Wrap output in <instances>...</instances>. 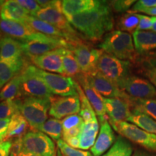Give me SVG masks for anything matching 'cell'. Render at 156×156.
I'll use <instances>...</instances> for the list:
<instances>
[{
  "mask_svg": "<svg viewBox=\"0 0 156 156\" xmlns=\"http://www.w3.org/2000/svg\"><path fill=\"white\" fill-rule=\"evenodd\" d=\"M132 63L103 52L97 64V70L116 85L131 75Z\"/></svg>",
  "mask_w": 156,
  "mask_h": 156,
  "instance_id": "52a82bcc",
  "label": "cell"
},
{
  "mask_svg": "<svg viewBox=\"0 0 156 156\" xmlns=\"http://www.w3.org/2000/svg\"><path fill=\"white\" fill-rule=\"evenodd\" d=\"M9 156H38V155H34V154H31L29 153H26V152L17 151V150L12 149V148L11 153Z\"/></svg>",
  "mask_w": 156,
  "mask_h": 156,
  "instance_id": "c3c4849f",
  "label": "cell"
},
{
  "mask_svg": "<svg viewBox=\"0 0 156 156\" xmlns=\"http://www.w3.org/2000/svg\"><path fill=\"white\" fill-rule=\"evenodd\" d=\"M27 23L37 32L46 35V36L54 37V38L65 39L68 42L67 36L59 29L56 28V27L53 26L49 23L44 22V21L32 16L29 17L28 20H27Z\"/></svg>",
  "mask_w": 156,
  "mask_h": 156,
  "instance_id": "4316f807",
  "label": "cell"
},
{
  "mask_svg": "<svg viewBox=\"0 0 156 156\" xmlns=\"http://www.w3.org/2000/svg\"><path fill=\"white\" fill-rule=\"evenodd\" d=\"M146 75L149 79V81L153 84L156 89V68L151 67L146 71Z\"/></svg>",
  "mask_w": 156,
  "mask_h": 156,
  "instance_id": "f6af8a7d",
  "label": "cell"
},
{
  "mask_svg": "<svg viewBox=\"0 0 156 156\" xmlns=\"http://www.w3.org/2000/svg\"><path fill=\"white\" fill-rule=\"evenodd\" d=\"M30 15L17 0H7L2 6L0 18L2 20L17 23H27Z\"/></svg>",
  "mask_w": 156,
  "mask_h": 156,
  "instance_id": "ffe728a7",
  "label": "cell"
},
{
  "mask_svg": "<svg viewBox=\"0 0 156 156\" xmlns=\"http://www.w3.org/2000/svg\"><path fill=\"white\" fill-rule=\"evenodd\" d=\"M117 86L135 98H153L156 96V89L148 80L130 75L121 80Z\"/></svg>",
  "mask_w": 156,
  "mask_h": 156,
  "instance_id": "8fae6325",
  "label": "cell"
},
{
  "mask_svg": "<svg viewBox=\"0 0 156 156\" xmlns=\"http://www.w3.org/2000/svg\"><path fill=\"white\" fill-rule=\"evenodd\" d=\"M99 131V123L98 119L90 122H84L80 134L78 136L80 141L79 148L86 151L94 145Z\"/></svg>",
  "mask_w": 156,
  "mask_h": 156,
  "instance_id": "d4e9b609",
  "label": "cell"
},
{
  "mask_svg": "<svg viewBox=\"0 0 156 156\" xmlns=\"http://www.w3.org/2000/svg\"><path fill=\"white\" fill-rule=\"evenodd\" d=\"M64 48H59L51 51L43 55L30 58L31 62L38 69L48 72L64 75L62 61V54Z\"/></svg>",
  "mask_w": 156,
  "mask_h": 156,
  "instance_id": "e0dca14e",
  "label": "cell"
},
{
  "mask_svg": "<svg viewBox=\"0 0 156 156\" xmlns=\"http://www.w3.org/2000/svg\"><path fill=\"white\" fill-rule=\"evenodd\" d=\"M38 5L40 6L41 8H46L48 7H52V6L56 5L58 2L57 0H38L36 1Z\"/></svg>",
  "mask_w": 156,
  "mask_h": 156,
  "instance_id": "bcb514c9",
  "label": "cell"
},
{
  "mask_svg": "<svg viewBox=\"0 0 156 156\" xmlns=\"http://www.w3.org/2000/svg\"><path fill=\"white\" fill-rule=\"evenodd\" d=\"M135 2L134 0H114L109 2V4L112 10L117 13H122L127 12Z\"/></svg>",
  "mask_w": 156,
  "mask_h": 156,
  "instance_id": "f35d334b",
  "label": "cell"
},
{
  "mask_svg": "<svg viewBox=\"0 0 156 156\" xmlns=\"http://www.w3.org/2000/svg\"><path fill=\"white\" fill-rule=\"evenodd\" d=\"M149 63L151 64V66L152 67H155L156 68V57L151 58L149 60Z\"/></svg>",
  "mask_w": 156,
  "mask_h": 156,
  "instance_id": "f5cc1de1",
  "label": "cell"
},
{
  "mask_svg": "<svg viewBox=\"0 0 156 156\" xmlns=\"http://www.w3.org/2000/svg\"><path fill=\"white\" fill-rule=\"evenodd\" d=\"M132 152L133 147L129 140L119 136L112 147L102 156H132Z\"/></svg>",
  "mask_w": 156,
  "mask_h": 156,
  "instance_id": "d6a6232c",
  "label": "cell"
},
{
  "mask_svg": "<svg viewBox=\"0 0 156 156\" xmlns=\"http://www.w3.org/2000/svg\"><path fill=\"white\" fill-rule=\"evenodd\" d=\"M9 122H10V119H0V141L5 140Z\"/></svg>",
  "mask_w": 156,
  "mask_h": 156,
  "instance_id": "ee69618b",
  "label": "cell"
},
{
  "mask_svg": "<svg viewBox=\"0 0 156 156\" xmlns=\"http://www.w3.org/2000/svg\"><path fill=\"white\" fill-rule=\"evenodd\" d=\"M19 109L16 101L7 100L0 102V119H11L14 115L18 114Z\"/></svg>",
  "mask_w": 156,
  "mask_h": 156,
  "instance_id": "d590c367",
  "label": "cell"
},
{
  "mask_svg": "<svg viewBox=\"0 0 156 156\" xmlns=\"http://www.w3.org/2000/svg\"><path fill=\"white\" fill-rule=\"evenodd\" d=\"M153 17V26H152L151 30L156 33V17Z\"/></svg>",
  "mask_w": 156,
  "mask_h": 156,
  "instance_id": "816d5d0a",
  "label": "cell"
},
{
  "mask_svg": "<svg viewBox=\"0 0 156 156\" xmlns=\"http://www.w3.org/2000/svg\"><path fill=\"white\" fill-rule=\"evenodd\" d=\"M127 122L135 124L145 131L156 134V121L142 113L132 112V115Z\"/></svg>",
  "mask_w": 156,
  "mask_h": 156,
  "instance_id": "4dcf8cb0",
  "label": "cell"
},
{
  "mask_svg": "<svg viewBox=\"0 0 156 156\" xmlns=\"http://www.w3.org/2000/svg\"><path fill=\"white\" fill-rule=\"evenodd\" d=\"M132 112H138L156 121V100L153 98H135L130 97Z\"/></svg>",
  "mask_w": 156,
  "mask_h": 156,
  "instance_id": "83f0119b",
  "label": "cell"
},
{
  "mask_svg": "<svg viewBox=\"0 0 156 156\" xmlns=\"http://www.w3.org/2000/svg\"><path fill=\"white\" fill-rule=\"evenodd\" d=\"M56 145L62 155L64 156H93V154L89 151L83 150L76 149L70 147L63 140L60 139L56 141Z\"/></svg>",
  "mask_w": 156,
  "mask_h": 156,
  "instance_id": "8d00e7d4",
  "label": "cell"
},
{
  "mask_svg": "<svg viewBox=\"0 0 156 156\" xmlns=\"http://www.w3.org/2000/svg\"><path fill=\"white\" fill-rule=\"evenodd\" d=\"M0 30L2 34L20 41L44 38L46 35L37 32L27 23H17L0 20Z\"/></svg>",
  "mask_w": 156,
  "mask_h": 156,
  "instance_id": "9a60e30c",
  "label": "cell"
},
{
  "mask_svg": "<svg viewBox=\"0 0 156 156\" xmlns=\"http://www.w3.org/2000/svg\"><path fill=\"white\" fill-rule=\"evenodd\" d=\"M63 132L68 131L72 129L83 125L84 121L79 114H73L68 116L62 120Z\"/></svg>",
  "mask_w": 156,
  "mask_h": 156,
  "instance_id": "74e56055",
  "label": "cell"
},
{
  "mask_svg": "<svg viewBox=\"0 0 156 156\" xmlns=\"http://www.w3.org/2000/svg\"><path fill=\"white\" fill-rule=\"evenodd\" d=\"M23 55L24 53L20 41L7 36L1 38L0 60L16 62L24 58Z\"/></svg>",
  "mask_w": 156,
  "mask_h": 156,
  "instance_id": "44dd1931",
  "label": "cell"
},
{
  "mask_svg": "<svg viewBox=\"0 0 156 156\" xmlns=\"http://www.w3.org/2000/svg\"><path fill=\"white\" fill-rule=\"evenodd\" d=\"M140 22L136 30H151L153 26V17L145 15L139 14Z\"/></svg>",
  "mask_w": 156,
  "mask_h": 156,
  "instance_id": "b9f144b4",
  "label": "cell"
},
{
  "mask_svg": "<svg viewBox=\"0 0 156 156\" xmlns=\"http://www.w3.org/2000/svg\"><path fill=\"white\" fill-rule=\"evenodd\" d=\"M39 131L46 134L52 140L58 141L61 139L63 132L62 121L54 118L48 119Z\"/></svg>",
  "mask_w": 156,
  "mask_h": 156,
  "instance_id": "e575fe53",
  "label": "cell"
},
{
  "mask_svg": "<svg viewBox=\"0 0 156 156\" xmlns=\"http://www.w3.org/2000/svg\"><path fill=\"white\" fill-rule=\"evenodd\" d=\"M28 127L30 128L28 122L20 114V113L16 114L10 119L5 140H12L13 138L15 140L20 139L28 132Z\"/></svg>",
  "mask_w": 156,
  "mask_h": 156,
  "instance_id": "484cf974",
  "label": "cell"
},
{
  "mask_svg": "<svg viewBox=\"0 0 156 156\" xmlns=\"http://www.w3.org/2000/svg\"><path fill=\"white\" fill-rule=\"evenodd\" d=\"M21 88L20 74L8 82L0 90V101L15 100L19 98Z\"/></svg>",
  "mask_w": 156,
  "mask_h": 156,
  "instance_id": "f546056e",
  "label": "cell"
},
{
  "mask_svg": "<svg viewBox=\"0 0 156 156\" xmlns=\"http://www.w3.org/2000/svg\"><path fill=\"white\" fill-rule=\"evenodd\" d=\"M76 79L78 81L77 83L83 88L87 100L89 101L93 108L94 109L96 116L98 117L100 123H102L105 121H108V118L106 112V108H105L104 98L90 85L85 76L83 73L76 77Z\"/></svg>",
  "mask_w": 156,
  "mask_h": 156,
  "instance_id": "ac0fdd59",
  "label": "cell"
},
{
  "mask_svg": "<svg viewBox=\"0 0 156 156\" xmlns=\"http://www.w3.org/2000/svg\"><path fill=\"white\" fill-rule=\"evenodd\" d=\"M121 136L147 151L156 153V134L148 132L128 122H122L113 126Z\"/></svg>",
  "mask_w": 156,
  "mask_h": 156,
  "instance_id": "ba28073f",
  "label": "cell"
},
{
  "mask_svg": "<svg viewBox=\"0 0 156 156\" xmlns=\"http://www.w3.org/2000/svg\"><path fill=\"white\" fill-rule=\"evenodd\" d=\"M27 65L24 58L16 62L0 60V90L12 79L21 74Z\"/></svg>",
  "mask_w": 156,
  "mask_h": 156,
  "instance_id": "603a6c76",
  "label": "cell"
},
{
  "mask_svg": "<svg viewBox=\"0 0 156 156\" xmlns=\"http://www.w3.org/2000/svg\"><path fill=\"white\" fill-rule=\"evenodd\" d=\"M68 145H69L70 147L76 148V149H79V145H80V141L78 136H75V137H71L69 139H67L66 140H64Z\"/></svg>",
  "mask_w": 156,
  "mask_h": 156,
  "instance_id": "7dc6e473",
  "label": "cell"
},
{
  "mask_svg": "<svg viewBox=\"0 0 156 156\" xmlns=\"http://www.w3.org/2000/svg\"><path fill=\"white\" fill-rule=\"evenodd\" d=\"M70 24L90 41H98L114 26L109 2L98 1L94 8L67 18Z\"/></svg>",
  "mask_w": 156,
  "mask_h": 156,
  "instance_id": "6da1fadb",
  "label": "cell"
},
{
  "mask_svg": "<svg viewBox=\"0 0 156 156\" xmlns=\"http://www.w3.org/2000/svg\"><path fill=\"white\" fill-rule=\"evenodd\" d=\"M144 13L146 15H152V16L153 17H156V7H151V8L148 9L147 10H146Z\"/></svg>",
  "mask_w": 156,
  "mask_h": 156,
  "instance_id": "681fc988",
  "label": "cell"
},
{
  "mask_svg": "<svg viewBox=\"0 0 156 156\" xmlns=\"http://www.w3.org/2000/svg\"><path fill=\"white\" fill-rule=\"evenodd\" d=\"M77 93L79 96L80 101V116L83 119L84 122H90L94 119H96V114H95L94 109L93 108L92 106L90 103L89 101L87 100L86 95L84 93L83 88L80 85L77 83Z\"/></svg>",
  "mask_w": 156,
  "mask_h": 156,
  "instance_id": "836d02e7",
  "label": "cell"
},
{
  "mask_svg": "<svg viewBox=\"0 0 156 156\" xmlns=\"http://www.w3.org/2000/svg\"><path fill=\"white\" fill-rule=\"evenodd\" d=\"M115 134L112 126L108 121L101 123L99 134L95 140L94 145L90 148L93 156H102L112 147L115 142Z\"/></svg>",
  "mask_w": 156,
  "mask_h": 156,
  "instance_id": "d6986e66",
  "label": "cell"
},
{
  "mask_svg": "<svg viewBox=\"0 0 156 156\" xmlns=\"http://www.w3.org/2000/svg\"><path fill=\"white\" fill-rule=\"evenodd\" d=\"M69 49L73 51L83 75H90L98 71V62L103 51L92 48L83 41L70 45Z\"/></svg>",
  "mask_w": 156,
  "mask_h": 156,
  "instance_id": "30bf717a",
  "label": "cell"
},
{
  "mask_svg": "<svg viewBox=\"0 0 156 156\" xmlns=\"http://www.w3.org/2000/svg\"><path fill=\"white\" fill-rule=\"evenodd\" d=\"M156 7V0H139L136 1L134 5L127 12L137 14V12H145L148 9Z\"/></svg>",
  "mask_w": 156,
  "mask_h": 156,
  "instance_id": "ab89813d",
  "label": "cell"
},
{
  "mask_svg": "<svg viewBox=\"0 0 156 156\" xmlns=\"http://www.w3.org/2000/svg\"><path fill=\"white\" fill-rule=\"evenodd\" d=\"M37 73L53 95L62 97L78 95L77 83L72 77L48 73L38 68H37Z\"/></svg>",
  "mask_w": 156,
  "mask_h": 156,
  "instance_id": "9c48e42d",
  "label": "cell"
},
{
  "mask_svg": "<svg viewBox=\"0 0 156 156\" xmlns=\"http://www.w3.org/2000/svg\"><path fill=\"white\" fill-rule=\"evenodd\" d=\"M25 55L36 57L59 48H69V43L65 39L46 36L44 38L20 41Z\"/></svg>",
  "mask_w": 156,
  "mask_h": 156,
  "instance_id": "7c38bea8",
  "label": "cell"
},
{
  "mask_svg": "<svg viewBox=\"0 0 156 156\" xmlns=\"http://www.w3.org/2000/svg\"><path fill=\"white\" fill-rule=\"evenodd\" d=\"M57 156H64V155H62V154L60 153H58V155Z\"/></svg>",
  "mask_w": 156,
  "mask_h": 156,
  "instance_id": "9f6ffc18",
  "label": "cell"
},
{
  "mask_svg": "<svg viewBox=\"0 0 156 156\" xmlns=\"http://www.w3.org/2000/svg\"><path fill=\"white\" fill-rule=\"evenodd\" d=\"M35 17L44 21L56 28L59 29L66 35L69 45L81 41L75 29L70 24L62 10V1H58L56 5L42 8L37 13Z\"/></svg>",
  "mask_w": 156,
  "mask_h": 156,
  "instance_id": "5b68a950",
  "label": "cell"
},
{
  "mask_svg": "<svg viewBox=\"0 0 156 156\" xmlns=\"http://www.w3.org/2000/svg\"><path fill=\"white\" fill-rule=\"evenodd\" d=\"M62 61H63L64 70V75L70 77H77L82 73L79 64L72 50L64 48L63 54H62Z\"/></svg>",
  "mask_w": 156,
  "mask_h": 156,
  "instance_id": "f1b7e54d",
  "label": "cell"
},
{
  "mask_svg": "<svg viewBox=\"0 0 156 156\" xmlns=\"http://www.w3.org/2000/svg\"><path fill=\"white\" fill-rule=\"evenodd\" d=\"M17 2L32 17L36 16L37 13L41 9L36 1H33V0H17Z\"/></svg>",
  "mask_w": 156,
  "mask_h": 156,
  "instance_id": "60d3db41",
  "label": "cell"
},
{
  "mask_svg": "<svg viewBox=\"0 0 156 156\" xmlns=\"http://www.w3.org/2000/svg\"><path fill=\"white\" fill-rule=\"evenodd\" d=\"M97 0H64L62 1V10L67 18L94 8Z\"/></svg>",
  "mask_w": 156,
  "mask_h": 156,
  "instance_id": "cb8c5ba5",
  "label": "cell"
},
{
  "mask_svg": "<svg viewBox=\"0 0 156 156\" xmlns=\"http://www.w3.org/2000/svg\"><path fill=\"white\" fill-rule=\"evenodd\" d=\"M12 145V140L0 141V156H9Z\"/></svg>",
  "mask_w": 156,
  "mask_h": 156,
  "instance_id": "7bdbcfd3",
  "label": "cell"
},
{
  "mask_svg": "<svg viewBox=\"0 0 156 156\" xmlns=\"http://www.w3.org/2000/svg\"><path fill=\"white\" fill-rule=\"evenodd\" d=\"M20 77L21 88L20 98L36 97L50 99L54 95L38 75L37 67L34 65L28 64L21 73Z\"/></svg>",
  "mask_w": 156,
  "mask_h": 156,
  "instance_id": "8992f818",
  "label": "cell"
},
{
  "mask_svg": "<svg viewBox=\"0 0 156 156\" xmlns=\"http://www.w3.org/2000/svg\"><path fill=\"white\" fill-rule=\"evenodd\" d=\"M51 106L48 114L56 119H64L70 115L77 114L80 112V101L79 96H57L50 98Z\"/></svg>",
  "mask_w": 156,
  "mask_h": 156,
  "instance_id": "4fadbf2b",
  "label": "cell"
},
{
  "mask_svg": "<svg viewBox=\"0 0 156 156\" xmlns=\"http://www.w3.org/2000/svg\"><path fill=\"white\" fill-rule=\"evenodd\" d=\"M139 14L134 13H124L117 20L116 27L118 30L128 34H134L139 25Z\"/></svg>",
  "mask_w": 156,
  "mask_h": 156,
  "instance_id": "1f68e13d",
  "label": "cell"
},
{
  "mask_svg": "<svg viewBox=\"0 0 156 156\" xmlns=\"http://www.w3.org/2000/svg\"><path fill=\"white\" fill-rule=\"evenodd\" d=\"M19 112L30 126V131H39L48 119L51 102L49 98L23 97L15 99Z\"/></svg>",
  "mask_w": 156,
  "mask_h": 156,
  "instance_id": "3957f363",
  "label": "cell"
},
{
  "mask_svg": "<svg viewBox=\"0 0 156 156\" xmlns=\"http://www.w3.org/2000/svg\"><path fill=\"white\" fill-rule=\"evenodd\" d=\"M90 85L102 96L106 98H120L129 99V95L121 90L114 83L103 75L98 71L90 75H84Z\"/></svg>",
  "mask_w": 156,
  "mask_h": 156,
  "instance_id": "5bb4252c",
  "label": "cell"
},
{
  "mask_svg": "<svg viewBox=\"0 0 156 156\" xmlns=\"http://www.w3.org/2000/svg\"><path fill=\"white\" fill-rule=\"evenodd\" d=\"M0 48H1V39H0Z\"/></svg>",
  "mask_w": 156,
  "mask_h": 156,
  "instance_id": "6f0895ef",
  "label": "cell"
},
{
  "mask_svg": "<svg viewBox=\"0 0 156 156\" xmlns=\"http://www.w3.org/2000/svg\"><path fill=\"white\" fill-rule=\"evenodd\" d=\"M12 149L38 156H56V146L49 136L40 131H30L13 142Z\"/></svg>",
  "mask_w": 156,
  "mask_h": 156,
  "instance_id": "277c9868",
  "label": "cell"
},
{
  "mask_svg": "<svg viewBox=\"0 0 156 156\" xmlns=\"http://www.w3.org/2000/svg\"><path fill=\"white\" fill-rule=\"evenodd\" d=\"M103 52L121 60L136 62L138 54L134 47L131 34L121 30L111 31L99 44Z\"/></svg>",
  "mask_w": 156,
  "mask_h": 156,
  "instance_id": "7a4b0ae2",
  "label": "cell"
},
{
  "mask_svg": "<svg viewBox=\"0 0 156 156\" xmlns=\"http://www.w3.org/2000/svg\"><path fill=\"white\" fill-rule=\"evenodd\" d=\"M2 38V32L1 30H0V39Z\"/></svg>",
  "mask_w": 156,
  "mask_h": 156,
  "instance_id": "11a10c76",
  "label": "cell"
},
{
  "mask_svg": "<svg viewBox=\"0 0 156 156\" xmlns=\"http://www.w3.org/2000/svg\"><path fill=\"white\" fill-rule=\"evenodd\" d=\"M4 2H5V1H0V10H1L2 6V5L4 4Z\"/></svg>",
  "mask_w": 156,
  "mask_h": 156,
  "instance_id": "db71d44e",
  "label": "cell"
},
{
  "mask_svg": "<svg viewBox=\"0 0 156 156\" xmlns=\"http://www.w3.org/2000/svg\"><path fill=\"white\" fill-rule=\"evenodd\" d=\"M129 98H104L106 112L108 118V122L112 126L122 122H127L128 119L132 115V108L129 101Z\"/></svg>",
  "mask_w": 156,
  "mask_h": 156,
  "instance_id": "2e32d148",
  "label": "cell"
},
{
  "mask_svg": "<svg viewBox=\"0 0 156 156\" xmlns=\"http://www.w3.org/2000/svg\"><path fill=\"white\" fill-rule=\"evenodd\" d=\"M137 54L143 55L156 50V33L148 30H136L132 35Z\"/></svg>",
  "mask_w": 156,
  "mask_h": 156,
  "instance_id": "7402d4cb",
  "label": "cell"
},
{
  "mask_svg": "<svg viewBox=\"0 0 156 156\" xmlns=\"http://www.w3.org/2000/svg\"><path fill=\"white\" fill-rule=\"evenodd\" d=\"M132 156H153V155H150V154L145 153V152L140 151H136L134 153L133 155H132Z\"/></svg>",
  "mask_w": 156,
  "mask_h": 156,
  "instance_id": "f907efd6",
  "label": "cell"
}]
</instances>
